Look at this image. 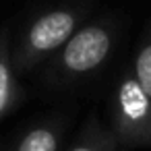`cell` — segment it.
Listing matches in <instances>:
<instances>
[{"mask_svg": "<svg viewBox=\"0 0 151 151\" xmlns=\"http://www.w3.org/2000/svg\"><path fill=\"white\" fill-rule=\"evenodd\" d=\"M132 75L139 81L141 89L151 99V40L139 48V52L134 56V73Z\"/></svg>", "mask_w": 151, "mask_h": 151, "instance_id": "52a82bcc", "label": "cell"}, {"mask_svg": "<svg viewBox=\"0 0 151 151\" xmlns=\"http://www.w3.org/2000/svg\"><path fill=\"white\" fill-rule=\"evenodd\" d=\"M23 99V87L13 64V44L11 31L0 29V120L11 116Z\"/></svg>", "mask_w": 151, "mask_h": 151, "instance_id": "277c9868", "label": "cell"}, {"mask_svg": "<svg viewBox=\"0 0 151 151\" xmlns=\"http://www.w3.org/2000/svg\"><path fill=\"white\" fill-rule=\"evenodd\" d=\"M62 134H64L62 120H46L25 130L13 151H60Z\"/></svg>", "mask_w": 151, "mask_h": 151, "instance_id": "8992f818", "label": "cell"}, {"mask_svg": "<svg viewBox=\"0 0 151 151\" xmlns=\"http://www.w3.org/2000/svg\"><path fill=\"white\" fill-rule=\"evenodd\" d=\"M110 130L122 147H151V99L134 75H126L116 83Z\"/></svg>", "mask_w": 151, "mask_h": 151, "instance_id": "3957f363", "label": "cell"}, {"mask_svg": "<svg viewBox=\"0 0 151 151\" xmlns=\"http://www.w3.org/2000/svg\"><path fill=\"white\" fill-rule=\"evenodd\" d=\"M118 147L120 145L114 132L99 122L97 114H91L83 122L79 134L73 139L66 151H118Z\"/></svg>", "mask_w": 151, "mask_h": 151, "instance_id": "5b68a950", "label": "cell"}, {"mask_svg": "<svg viewBox=\"0 0 151 151\" xmlns=\"http://www.w3.org/2000/svg\"><path fill=\"white\" fill-rule=\"evenodd\" d=\"M114 48V33L104 23H91L77 29L64 46L50 58L48 79L56 83H75L101 68Z\"/></svg>", "mask_w": 151, "mask_h": 151, "instance_id": "6da1fadb", "label": "cell"}, {"mask_svg": "<svg viewBox=\"0 0 151 151\" xmlns=\"http://www.w3.org/2000/svg\"><path fill=\"white\" fill-rule=\"evenodd\" d=\"M77 29L79 13L73 9H54L35 17L13 48L17 73H29L37 64L50 60Z\"/></svg>", "mask_w": 151, "mask_h": 151, "instance_id": "7a4b0ae2", "label": "cell"}]
</instances>
